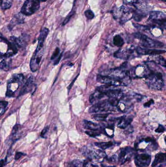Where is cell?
Instances as JSON below:
<instances>
[{
    "mask_svg": "<svg viewBox=\"0 0 166 167\" xmlns=\"http://www.w3.org/2000/svg\"><path fill=\"white\" fill-rule=\"evenodd\" d=\"M147 67L150 69V72L146 78V83L151 89L155 90H161L164 85L163 74L161 72H157L154 68Z\"/></svg>",
    "mask_w": 166,
    "mask_h": 167,
    "instance_id": "1",
    "label": "cell"
},
{
    "mask_svg": "<svg viewBox=\"0 0 166 167\" xmlns=\"http://www.w3.org/2000/svg\"><path fill=\"white\" fill-rule=\"evenodd\" d=\"M81 151L83 155L91 161L102 162L107 157L106 153L102 149H95L89 146L83 147Z\"/></svg>",
    "mask_w": 166,
    "mask_h": 167,
    "instance_id": "2",
    "label": "cell"
},
{
    "mask_svg": "<svg viewBox=\"0 0 166 167\" xmlns=\"http://www.w3.org/2000/svg\"><path fill=\"white\" fill-rule=\"evenodd\" d=\"M135 38L140 40L143 47L147 48H161L164 45V44L159 41L150 38L141 33H135L134 34Z\"/></svg>",
    "mask_w": 166,
    "mask_h": 167,
    "instance_id": "3",
    "label": "cell"
},
{
    "mask_svg": "<svg viewBox=\"0 0 166 167\" xmlns=\"http://www.w3.org/2000/svg\"><path fill=\"white\" fill-rule=\"evenodd\" d=\"M40 0H26L21 8V14L30 16L36 12L40 8Z\"/></svg>",
    "mask_w": 166,
    "mask_h": 167,
    "instance_id": "4",
    "label": "cell"
},
{
    "mask_svg": "<svg viewBox=\"0 0 166 167\" xmlns=\"http://www.w3.org/2000/svg\"><path fill=\"white\" fill-rule=\"evenodd\" d=\"M96 80L99 83L113 86H125L128 84L127 82L124 80L114 78L109 76L102 75L101 74L97 75Z\"/></svg>",
    "mask_w": 166,
    "mask_h": 167,
    "instance_id": "5",
    "label": "cell"
},
{
    "mask_svg": "<svg viewBox=\"0 0 166 167\" xmlns=\"http://www.w3.org/2000/svg\"><path fill=\"white\" fill-rule=\"evenodd\" d=\"M115 107L110 104L107 100L101 101L100 102L96 103L94 105L90 107L89 109L90 113H97L101 112L114 111Z\"/></svg>",
    "mask_w": 166,
    "mask_h": 167,
    "instance_id": "6",
    "label": "cell"
},
{
    "mask_svg": "<svg viewBox=\"0 0 166 167\" xmlns=\"http://www.w3.org/2000/svg\"><path fill=\"white\" fill-rule=\"evenodd\" d=\"M150 20L162 28H165L166 25V15L160 12H152L150 13Z\"/></svg>",
    "mask_w": 166,
    "mask_h": 167,
    "instance_id": "7",
    "label": "cell"
},
{
    "mask_svg": "<svg viewBox=\"0 0 166 167\" xmlns=\"http://www.w3.org/2000/svg\"><path fill=\"white\" fill-rule=\"evenodd\" d=\"M135 151V149L130 147L121 149L118 157L116 156L119 163H120L121 165L123 164L127 161L131 160Z\"/></svg>",
    "mask_w": 166,
    "mask_h": 167,
    "instance_id": "8",
    "label": "cell"
},
{
    "mask_svg": "<svg viewBox=\"0 0 166 167\" xmlns=\"http://www.w3.org/2000/svg\"><path fill=\"white\" fill-rule=\"evenodd\" d=\"M151 160V155L148 153H141L135 155V163L136 167H149Z\"/></svg>",
    "mask_w": 166,
    "mask_h": 167,
    "instance_id": "9",
    "label": "cell"
},
{
    "mask_svg": "<svg viewBox=\"0 0 166 167\" xmlns=\"http://www.w3.org/2000/svg\"><path fill=\"white\" fill-rule=\"evenodd\" d=\"M43 49L38 52L35 51L30 61V67L32 72H35L38 70L40 66V63L43 58Z\"/></svg>",
    "mask_w": 166,
    "mask_h": 167,
    "instance_id": "10",
    "label": "cell"
},
{
    "mask_svg": "<svg viewBox=\"0 0 166 167\" xmlns=\"http://www.w3.org/2000/svg\"><path fill=\"white\" fill-rule=\"evenodd\" d=\"M135 53V49L131 48L125 49H119L115 53L114 56L119 59L128 60L134 58Z\"/></svg>",
    "mask_w": 166,
    "mask_h": 167,
    "instance_id": "11",
    "label": "cell"
},
{
    "mask_svg": "<svg viewBox=\"0 0 166 167\" xmlns=\"http://www.w3.org/2000/svg\"><path fill=\"white\" fill-rule=\"evenodd\" d=\"M67 167H99V166L93 164L92 161L88 159L83 160L75 159L69 162L67 165Z\"/></svg>",
    "mask_w": 166,
    "mask_h": 167,
    "instance_id": "12",
    "label": "cell"
},
{
    "mask_svg": "<svg viewBox=\"0 0 166 167\" xmlns=\"http://www.w3.org/2000/svg\"><path fill=\"white\" fill-rule=\"evenodd\" d=\"M35 78L33 76H30L28 80L26 81V83L24 84V86L21 89L20 92L19 94V96L23 95L24 94L31 92L33 89H36V84L34 83Z\"/></svg>",
    "mask_w": 166,
    "mask_h": 167,
    "instance_id": "13",
    "label": "cell"
},
{
    "mask_svg": "<svg viewBox=\"0 0 166 167\" xmlns=\"http://www.w3.org/2000/svg\"><path fill=\"white\" fill-rule=\"evenodd\" d=\"M136 52L139 55H156L158 54L164 53L166 52V50L161 49H148L146 48L138 47L136 48Z\"/></svg>",
    "mask_w": 166,
    "mask_h": 167,
    "instance_id": "14",
    "label": "cell"
},
{
    "mask_svg": "<svg viewBox=\"0 0 166 167\" xmlns=\"http://www.w3.org/2000/svg\"><path fill=\"white\" fill-rule=\"evenodd\" d=\"M49 30L47 28H44L43 30L41 32L40 34L38 39V44H37V48L35 50V52H38L40 50L43 49L44 43L45 41L46 37H47Z\"/></svg>",
    "mask_w": 166,
    "mask_h": 167,
    "instance_id": "15",
    "label": "cell"
},
{
    "mask_svg": "<svg viewBox=\"0 0 166 167\" xmlns=\"http://www.w3.org/2000/svg\"><path fill=\"white\" fill-rule=\"evenodd\" d=\"M118 121V127L121 129L126 128L131 123L132 121V118L131 117L122 116L116 118Z\"/></svg>",
    "mask_w": 166,
    "mask_h": 167,
    "instance_id": "16",
    "label": "cell"
},
{
    "mask_svg": "<svg viewBox=\"0 0 166 167\" xmlns=\"http://www.w3.org/2000/svg\"><path fill=\"white\" fill-rule=\"evenodd\" d=\"M84 128L88 131H101L103 132V129L101 128L100 125L94 123V122L89 121L87 120H84Z\"/></svg>",
    "mask_w": 166,
    "mask_h": 167,
    "instance_id": "17",
    "label": "cell"
},
{
    "mask_svg": "<svg viewBox=\"0 0 166 167\" xmlns=\"http://www.w3.org/2000/svg\"><path fill=\"white\" fill-rule=\"evenodd\" d=\"M166 153H160L156 154L155 156V159L151 164V167H155L158 164L165 163L166 160Z\"/></svg>",
    "mask_w": 166,
    "mask_h": 167,
    "instance_id": "18",
    "label": "cell"
},
{
    "mask_svg": "<svg viewBox=\"0 0 166 167\" xmlns=\"http://www.w3.org/2000/svg\"><path fill=\"white\" fill-rule=\"evenodd\" d=\"M95 145L102 150H105L114 146V144L111 141L107 142H95Z\"/></svg>",
    "mask_w": 166,
    "mask_h": 167,
    "instance_id": "19",
    "label": "cell"
},
{
    "mask_svg": "<svg viewBox=\"0 0 166 167\" xmlns=\"http://www.w3.org/2000/svg\"><path fill=\"white\" fill-rule=\"evenodd\" d=\"M24 76L22 74H14L8 81V83H21L24 81Z\"/></svg>",
    "mask_w": 166,
    "mask_h": 167,
    "instance_id": "20",
    "label": "cell"
},
{
    "mask_svg": "<svg viewBox=\"0 0 166 167\" xmlns=\"http://www.w3.org/2000/svg\"><path fill=\"white\" fill-rule=\"evenodd\" d=\"M24 19L21 15H16L10 22V25H9V28H13V26L17 25L24 23Z\"/></svg>",
    "mask_w": 166,
    "mask_h": 167,
    "instance_id": "21",
    "label": "cell"
},
{
    "mask_svg": "<svg viewBox=\"0 0 166 167\" xmlns=\"http://www.w3.org/2000/svg\"><path fill=\"white\" fill-rule=\"evenodd\" d=\"M151 62H154L155 64L160 65L164 68H166V60L161 56L154 57H152V61Z\"/></svg>",
    "mask_w": 166,
    "mask_h": 167,
    "instance_id": "22",
    "label": "cell"
},
{
    "mask_svg": "<svg viewBox=\"0 0 166 167\" xmlns=\"http://www.w3.org/2000/svg\"><path fill=\"white\" fill-rule=\"evenodd\" d=\"M12 5V0H0V6L3 10L10 8Z\"/></svg>",
    "mask_w": 166,
    "mask_h": 167,
    "instance_id": "23",
    "label": "cell"
},
{
    "mask_svg": "<svg viewBox=\"0 0 166 167\" xmlns=\"http://www.w3.org/2000/svg\"><path fill=\"white\" fill-rule=\"evenodd\" d=\"M113 43L116 46L118 47H122L124 44L123 39L120 35H116L113 39Z\"/></svg>",
    "mask_w": 166,
    "mask_h": 167,
    "instance_id": "24",
    "label": "cell"
},
{
    "mask_svg": "<svg viewBox=\"0 0 166 167\" xmlns=\"http://www.w3.org/2000/svg\"><path fill=\"white\" fill-rule=\"evenodd\" d=\"M110 113H97L92 116L93 119L97 121H105Z\"/></svg>",
    "mask_w": 166,
    "mask_h": 167,
    "instance_id": "25",
    "label": "cell"
},
{
    "mask_svg": "<svg viewBox=\"0 0 166 167\" xmlns=\"http://www.w3.org/2000/svg\"><path fill=\"white\" fill-rule=\"evenodd\" d=\"M8 103L6 101H0V116H2L5 112Z\"/></svg>",
    "mask_w": 166,
    "mask_h": 167,
    "instance_id": "26",
    "label": "cell"
},
{
    "mask_svg": "<svg viewBox=\"0 0 166 167\" xmlns=\"http://www.w3.org/2000/svg\"><path fill=\"white\" fill-rule=\"evenodd\" d=\"M101 133H103V132H101V131H87L85 132V133H86L88 135L92 137H96V136H99L101 135Z\"/></svg>",
    "mask_w": 166,
    "mask_h": 167,
    "instance_id": "27",
    "label": "cell"
},
{
    "mask_svg": "<svg viewBox=\"0 0 166 167\" xmlns=\"http://www.w3.org/2000/svg\"><path fill=\"white\" fill-rule=\"evenodd\" d=\"M10 62L5 59H3L0 62V69H5L8 68Z\"/></svg>",
    "mask_w": 166,
    "mask_h": 167,
    "instance_id": "28",
    "label": "cell"
},
{
    "mask_svg": "<svg viewBox=\"0 0 166 167\" xmlns=\"http://www.w3.org/2000/svg\"><path fill=\"white\" fill-rule=\"evenodd\" d=\"M84 14H85L86 17L88 20H92L95 17V14H94V12L91 10H90V9L86 10L85 12H84Z\"/></svg>",
    "mask_w": 166,
    "mask_h": 167,
    "instance_id": "29",
    "label": "cell"
},
{
    "mask_svg": "<svg viewBox=\"0 0 166 167\" xmlns=\"http://www.w3.org/2000/svg\"><path fill=\"white\" fill-rule=\"evenodd\" d=\"M75 12L74 10H72L71 12H70V13H69L68 15L66 17V18H65V20L63 22V25H66L67 23L68 22L70 21V19L75 14Z\"/></svg>",
    "mask_w": 166,
    "mask_h": 167,
    "instance_id": "30",
    "label": "cell"
},
{
    "mask_svg": "<svg viewBox=\"0 0 166 167\" xmlns=\"http://www.w3.org/2000/svg\"><path fill=\"white\" fill-rule=\"evenodd\" d=\"M60 49L59 48H57L54 51V52L53 53L51 57V60H54L55 58H56L57 56L59 55V54H60Z\"/></svg>",
    "mask_w": 166,
    "mask_h": 167,
    "instance_id": "31",
    "label": "cell"
},
{
    "mask_svg": "<svg viewBox=\"0 0 166 167\" xmlns=\"http://www.w3.org/2000/svg\"><path fill=\"white\" fill-rule=\"evenodd\" d=\"M143 18V15L142 14H139V13H135L134 15V20L136 22L141 21V20Z\"/></svg>",
    "mask_w": 166,
    "mask_h": 167,
    "instance_id": "32",
    "label": "cell"
},
{
    "mask_svg": "<svg viewBox=\"0 0 166 167\" xmlns=\"http://www.w3.org/2000/svg\"><path fill=\"white\" fill-rule=\"evenodd\" d=\"M155 132L157 133H163L165 132V127H164L162 125H159L158 128L155 129Z\"/></svg>",
    "mask_w": 166,
    "mask_h": 167,
    "instance_id": "33",
    "label": "cell"
},
{
    "mask_svg": "<svg viewBox=\"0 0 166 167\" xmlns=\"http://www.w3.org/2000/svg\"><path fill=\"white\" fill-rule=\"evenodd\" d=\"M49 129V126H47V127H45V128L43 129L42 132H41V137H43V138H44L45 135H46L47 132H48Z\"/></svg>",
    "mask_w": 166,
    "mask_h": 167,
    "instance_id": "34",
    "label": "cell"
},
{
    "mask_svg": "<svg viewBox=\"0 0 166 167\" xmlns=\"http://www.w3.org/2000/svg\"><path fill=\"white\" fill-rule=\"evenodd\" d=\"M132 96L135 98V99L136 100L138 101H140L142 99L143 96L142 95H140V94H138V93H134L132 95Z\"/></svg>",
    "mask_w": 166,
    "mask_h": 167,
    "instance_id": "35",
    "label": "cell"
},
{
    "mask_svg": "<svg viewBox=\"0 0 166 167\" xmlns=\"http://www.w3.org/2000/svg\"><path fill=\"white\" fill-rule=\"evenodd\" d=\"M154 100H151L149 101L148 102H146L144 104V106L146 108H148V107H150L151 105L154 104Z\"/></svg>",
    "mask_w": 166,
    "mask_h": 167,
    "instance_id": "36",
    "label": "cell"
},
{
    "mask_svg": "<svg viewBox=\"0 0 166 167\" xmlns=\"http://www.w3.org/2000/svg\"><path fill=\"white\" fill-rule=\"evenodd\" d=\"M24 155V153H22L21 152H17L15 155V160L19 159L22 156Z\"/></svg>",
    "mask_w": 166,
    "mask_h": 167,
    "instance_id": "37",
    "label": "cell"
},
{
    "mask_svg": "<svg viewBox=\"0 0 166 167\" xmlns=\"http://www.w3.org/2000/svg\"><path fill=\"white\" fill-rule=\"evenodd\" d=\"M79 74H78L77 76H76V77L75 78V79L73 80L72 82L71 83V84H70V85H69V86H68V92H69V91H70V89H71L72 87H73V85H74V83H75V81H76V79H77V78H78V77H79Z\"/></svg>",
    "mask_w": 166,
    "mask_h": 167,
    "instance_id": "38",
    "label": "cell"
},
{
    "mask_svg": "<svg viewBox=\"0 0 166 167\" xmlns=\"http://www.w3.org/2000/svg\"><path fill=\"white\" fill-rule=\"evenodd\" d=\"M62 56H63V53H61V54H60V55L59 56L58 58H57V59L56 60V61L54 62V65H57L58 64H59V62H60V60H61V58H62Z\"/></svg>",
    "mask_w": 166,
    "mask_h": 167,
    "instance_id": "39",
    "label": "cell"
},
{
    "mask_svg": "<svg viewBox=\"0 0 166 167\" xmlns=\"http://www.w3.org/2000/svg\"><path fill=\"white\" fill-rule=\"evenodd\" d=\"M6 160L2 159L0 161V167H3L5 165Z\"/></svg>",
    "mask_w": 166,
    "mask_h": 167,
    "instance_id": "40",
    "label": "cell"
},
{
    "mask_svg": "<svg viewBox=\"0 0 166 167\" xmlns=\"http://www.w3.org/2000/svg\"><path fill=\"white\" fill-rule=\"evenodd\" d=\"M101 167H116V166H106V165H104L101 164Z\"/></svg>",
    "mask_w": 166,
    "mask_h": 167,
    "instance_id": "41",
    "label": "cell"
},
{
    "mask_svg": "<svg viewBox=\"0 0 166 167\" xmlns=\"http://www.w3.org/2000/svg\"><path fill=\"white\" fill-rule=\"evenodd\" d=\"M166 167V164H165V163H164V164L161 165L160 166H159L158 167Z\"/></svg>",
    "mask_w": 166,
    "mask_h": 167,
    "instance_id": "42",
    "label": "cell"
},
{
    "mask_svg": "<svg viewBox=\"0 0 166 167\" xmlns=\"http://www.w3.org/2000/svg\"><path fill=\"white\" fill-rule=\"evenodd\" d=\"M3 57V54L1 53L0 52V59H1Z\"/></svg>",
    "mask_w": 166,
    "mask_h": 167,
    "instance_id": "43",
    "label": "cell"
},
{
    "mask_svg": "<svg viewBox=\"0 0 166 167\" xmlns=\"http://www.w3.org/2000/svg\"><path fill=\"white\" fill-rule=\"evenodd\" d=\"M41 1V2H45V1H47V0H40Z\"/></svg>",
    "mask_w": 166,
    "mask_h": 167,
    "instance_id": "44",
    "label": "cell"
},
{
    "mask_svg": "<svg viewBox=\"0 0 166 167\" xmlns=\"http://www.w3.org/2000/svg\"><path fill=\"white\" fill-rule=\"evenodd\" d=\"M0 84H1V82H0Z\"/></svg>",
    "mask_w": 166,
    "mask_h": 167,
    "instance_id": "45",
    "label": "cell"
}]
</instances>
